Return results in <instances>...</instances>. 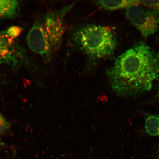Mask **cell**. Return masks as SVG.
Instances as JSON below:
<instances>
[{"label": "cell", "mask_w": 159, "mask_h": 159, "mask_svg": "<svg viewBox=\"0 0 159 159\" xmlns=\"http://www.w3.org/2000/svg\"><path fill=\"white\" fill-rule=\"evenodd\" d=\"M107 75L118 96H138L150 91L159 77V51L141 42L119 56Z\"/></svg>", "instance_id": "cell-1"}, {"label": "cell", "mask_w": 159, "mask_h": 159, "mask_svg": "<svg viewBox=\"0 0 159 159\" xmlns=\"http://www.w3.org/2000/svg\"><path fill=\"white\" fill-rule=\"evenodd\" d=\"M75 46L89 58L103 59L114 54L117 47L114 32L108 27L92 25L77 30L73 35Z\"/></svg>", "instance_id": "cell-2"}, {"label": "cell", "mask_w": 159, "mask_h": 159, "mask_svg": "<svg viewBox=\"0 0 159 159\" xmlns=\"http://www.w3.org/2000/svg\"><path fill=\"white\" fill-rule=\"evenodd\" d=\"M126 15L145 38L150 36L158 31L159 13L154 10L145 9L139 5H135L127 8Z\"/></svg>", "instance_id": "cell-3"}, {"label": "cell", "mask_w": 159, "mask_h": 159, "mask_svg": "<svg viewBox=\"0 0 159 159\" xmlns=\"http://www.w3.org/2000/svg\"><path fill=\"white\" fill-rule=\"evenodd\" d=\"M74 5L73 3L58 11L49 12L45 16L43 25L52 48L56 49L60 46L65 31V17Z\"/></svg>", "instance_id": "cell-4"}, {"label": "cell", "mask_w": 159, "mask_h": 159, "mask_svg": "<svg viewBox=\"0 0 159 159\" xmlns=\"http://www.w3.org/2000/svg\"><path fill=\"white\" fill-rule=\"evenodd\" d=\"M28 46L33 52L50 62L52 59L51 47L43 24L35 22L27 36Z\"/></svg>", "instance_id": "cell-5"}, {"label": "cell", "mask_w": 159, "mask_h": 159, "mask_svg": "<svg viewBox=\"0 0 159 159\" xmlns=\"http://www.w3.org/2000/svg\"><path fill=\"white\" fill-rule=\"evenodd\" d=\"M14 39L5 31H0V65L17 67L23 62L25 53Z\"/></svg>", "instance_id": "cell-6"}, {"label": "cell", "mask_w": 159, "mask_h": 159, "mask_svg": "<svg viewBox=\"0 0 159 159\" xmlns=\"http://www.w3.org/2000/svg\"><path fill=\"white\" fill-rule=\"evenodd\" d=\"M20 4L15 0H0V19L15 17L19 13Z\"/></svg>", "instance_id": "cell-7"}, {"label": "cell", "mask_w": 159, "mask_h": 159, "mask_svg": "<svg viewBox=\"0 0 159 159\" xmlns=\"http://www.w3.org/2000/svg\"><path fill=\"white\" fill-rule=\"evenodd\" d=\"M95 5L109 11L127 8L131 6L139 5L134 1H98L94 2Z\"/></svg>", "instance_id": "cell-8"}, {"label": "cell", "mask_w": 159, "mask_h": 159, "mask_svg": "<svg viewBox=\"0 0 159 159\" xmlns=\"http://www.w3.org/2000/svg\"><path fill=\"white\" fill-rule=\"evenodd\" d=\"M145 130L151 136H159V115H147L145 118Z\"/></svg>", "instance_id": "cell-9"}, {"label": "cell", "mask_w": 159, "mask_h": 159, "mask_svg": "<svg viewBox=\"0 0 159 159\" xmlns=\"http://www.w3.org/2000/svg\"><path fill=\"white\" fill-rule=\"evenodd\" d=\"M136 1L138 4L150 8V9L154 10L159 13V1Z\"/></svg>", "instance_id": "cell-10"}, {"label": "cell", "mask_w": 159, "mask_h": 159, "mask_svg": "<svg viewBox=\"0 0 159 159\" xmlns=\"http://www.w3.org/2000/svg\"><path fill=\"white\" fill-rule=\"evenodd\" d=\"M10 127L9 122L0 114V136L7 132Z\"/></svg>", "instance_id": "cell-11"}, {"label": "cell", "mask_w": 159, "mask_h": 159, "mask_svg": "<svg viewBox=\"0 0 159 159\" xmlns=\"http://www.w3.org/2000/svg\"><path fill=\"white\" fill-rule=\"evenodd\" d=\"M21 30L20 28L19 27L12 26L9 27L5 32L9 37L15 39L20 35Z\"/></svg>", "instance_id": "cell-12"}, {"label": "cell", "mask_w": 159, "mask_h": 159, "mask_svg": "<svg viewBox=\"0 0 159 159\" xmlns=\"http://www.w3.org/2000/svg\"><path fill=\"white\" fill-rule=\"evenodd\" d=\"M156 98L158 102H159V84L158 86L157 91V93H156Z\"/></svg>", "instance_id": "cell-13"}, {"label": "cell", "mask_w": 159, "mask_h": 159, "mask_svg": "<svg viewBox=\"0 0 159 159\" xmlns=\"http://www.w3.org/2000/svg\"><path fill=\"white\" fill-rule=\"evenodd\" d=\"M158 158L159 159V146H158Z\"/></svg>", "instance_id": "cell-14"}, {"label": "cell", "mask_w": 159, "mask_h": 159, "mask_svg": "<svg viewBox=\"0 0 159 159\" xmlns=\"http://www.w3.org/2000/svg\"><path fill=\"white\" fill-rule=\"evenodd\" d=\"M158 31H159V34H158V39H159V29L158 30Z\"/></svg>", "instance_id": "cell-15"}, {"label": "cell", "mask_w": 159, "mask_h": 159, "mask_svg": "<svg viewBox=\"0 0 159 159\" xmlns=\"http://www.w3.org/2000/svg\"><path fill=\"white\" fill-rule=\"evenodd\" d=\"M1 140H0V146H1Z\"/></svg>", "instance_id": "cell-16"}, {"label": "cell", "mask_w": 159, "mask_h": 159, "mask_svg": "<svg viewBox=\"0 0 159 159\" xmlns=\"http://www.w3.org/2000/svg\"><path fill=\"white\" fill-rule=\"evenodd\" d=\"M0 76H1V74H0Z\"/></svg>", "instance_id": "cell-17"}]
</instances>
